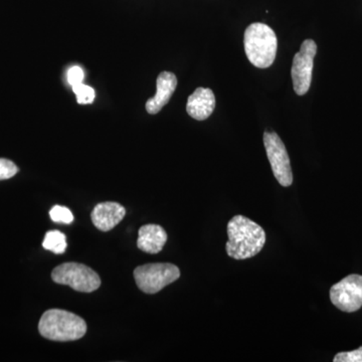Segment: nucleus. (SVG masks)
Segmentation results:
<instances>
[{
  "instance_id": "nucleus-3",
  "label": "nucleus",
  "mask_w": 362,
  "mask_h": 362,
  "mask_svg": "<svg viewBox=\"0 0 362 362\" xmlns=\"http://www.w3.org/2000/svg\"><path fill=\"white\" fill-rule=\"evenodd\" d=\"M245 52L250 63L259 69L273 65L277 54L276 33L265 23H255L247 26L244 37Z\"/></svg>"
},
{
  "instance_id": "nucleus-15",
  "label": "nucleus",
  "mask_w": 362,
  "mask_h": 362,
  "mask_svg": "<svg viewBox=\"0 0 362 362\" xmlns=\"http://www.w3.org/2000/svg\"><path fill=\"white\" fill-rule=\"evenodd\" d=\"M49 216L54 223H66V225H70L74 221L73 214L66 206H54L49 211Z\"/></svg>"
},
{
  "instance_id": "nucleus-9",
  "label": "nucleus",
  "mask_w": 362,
  "mask_h": 362,
  "mask_svg": "<svg viewBox=\"0 0 362 362\" xmlns=\"http://www.w3.org/2000/svg\"><path fill=\"white\" fill-rule=\"evenodd\" d=\"M125 214V207L120 204L102 202L94 207L90 214V218L98 230L109 232L122 221Z\"/></svg>"
},
{
  "instance_id": "nucleus-6",
  "label": "nucleus",
  "mask_w": 362,
  "mask_h": 362,
  "mask_svg": "<svg viewBox=\"0 0 362 362\" xmlns=\"http://www.w3.org/2000/svg\"><path fill=\"white\" fill-rule=\"evenodd\" d=\"M264 145L276 180L282 187H290L293 183L291 163L282 139L277 133L265 132Z\"/></svg>"
},
{
  "instance_id": "nucleus-7",
  "label": "nucleus",
  "mask_w": 362,
  "mask_h": 362,
  "mask_svg": "<svg viewBox=\"0 0 362 362\" xmlns=\"http://www.w3.org/2000/svg\"><path fill=\"white\" fill-rule=\"evenodd\" d=\"M317 52V45L313 40H304L300 51L293 59L291 76L294 90L299 96L307 94L310 89L314 58Z\"/></svg>"
},
{
  "instance_id": "nucleus-16",
  "label": "nucleus",
  "mask_w": 362,
  "mask_h": 362,
  "mask_svg": "<svg viewBox=\"0 0 362 362\" xmlns=\"http://www.w3.org/2000/svg\"><path fill=\"white\" fill-rule=\"evenodd\" d=\"M18 173V166L13 161L6 158H0V180H9Z\"/></svg>"
},
{
  "instance_id": "nucleus-8",
  "label": "nucleus",
  "mask_w": 362,
  "mask_h": 362,
  "mask_svg": "<svg viewBox=\"0 0 362 362\" xmlns=\"http://www.w3.org/2000/svg\"><path fill=\"white\" fill-rule=\"evenodd\" d=\"M330 300L343 312H356L362 307V276L349 275L330 289Z\"/></svg>"
},
{
  "instance_id": "nucleus-5",
  "label": "nucleus",
  "mask_w": 362,
  "mask_h": 362,
  "mask_svg": "<svg viewBox=\"0 0 362 362\" xmlns=\"http://www.w3.org/2000/svg\"><path fill=\"white\" fill-rule=\"evenodd\" d=\"M180 277V271L173 264H147L134 270L136 284L146 294H156Z\"/></svg>"
},
{
  "instance_id": "nucleus-12",
  "label": "nucleus",
  "mask_w": 362,
  "mask_h": 362,
  "mask_svg": "<svg viewBox=\"0 0 362 362\" xmlns=\"http://www.w3.org/2000/svg\"><path fill=\"white\" fill-rule=\"evenodd\" d=\"M168 242V233L158 225H145L138 232L137 247L147 254H158Z\"/></svg>"
},
{
  "instance_id": "nucleus-10",
  "label": "nucleus",
  "mask_w": 362,
  "mask_h": 362,
  "mask_svg": "<svg viewBox=\"0 0 362 362\" xmlns=\"http://www.w3.org/2000/svg\"><path fill=\"white\" fill-rule=\"evenodd\" d=\"M156 86V96L150 98L146 103V111L151 115H156L168 103L177 87V78L175 74L162 71L157 78Z\"/></svg>"
},
{
  "instance_id": "nucleus-14",
  "label": "nucleus",
  "mask_w": 362,
  "mask_h": 362,
  "mask_svg": "<svg viewBox=\"0 0 362 362\" xmlns=\"http://www.w3.org/2000/svg\"><path fill=\"white\" fill-rule=\"evenodd\" d=\"M76 96H77V102L78 104L87 105L92 104L95 99V90L89 86H86L83 83L73 86L71 87Z\"/></svg>"
},
{
  "instance_id": "nucleus-2",
  "label": "nucleus",
  "mask_w": 362,
  "mask_h": 362,
  "mask_svg": "<svg viewBox=\"0 0 362 362\" xmlns=\"http://www.w3.org/2000/svg\"><path fill=\"white\" fill-rule=\"evenodd\" d=\"M39 331L42 337L52 341H75L85 337L87 323L71 312L49 309L40 318Z\"/></svg>"
},
{
  "instance_id": "nucleus-11",
  "label": "nucleus",
  "mask_w": 362,
  "mask_h": 362,
  "mask_svg": "<svg viewBox=\"0 0 362 362\" xmlns=\"http://www.w3.org/2000/svg\"><path fill=\"white\" fill-rule=\"evenodd\" d=\"M216 108V97L213 90L206 88H197L188 97L187 111L195 120L204 121L213 114Z\"/></svg>"
},
{
  "instance_id": "nucleus-17",
  "label": "nucleus",
  "mask_w": 362,
  "mask_h": 362,
  "mask_svg": "<svg viewBox=\"0 0 362 362\" xmlns=\"http://www.w3.org/2000/svg\"><path fill=\"white\" fill-rule=\"evenodd\" d=\"M334 362H362V346L349 352H339L335 356Z\"/></svg>"
},
{
  "instance_id": "nucleus-13",
  "label": "nucleus",
  "mask_w": 362,
  "mask_h": 362,
  "mask_svg": "<svg viewBox=\"0 0 362 362\" xmlns=\"http://www.w3.org/2000/svg\"><path fill=\"white\" fill-rule=\"evenodd\" d=\"M66 238L63 233L59 230H49L45 233L42 247L47 251H51L57 255L64 254L66 250Z\"/></svg>"
},
{
  "instance_id": "nucleus-1",
  "label": "nucleus",
  "mask_w": 362,
  "mask_h": 362,
  "mask_svg": "<svg viewBox=\"0 0 362 362\" xmlns=\"http://www.w3.org/2000/svg\"><path fill=\"white\" fill-rule=\"evenodd\" d=\"M228 242L226 250L235 259L257 256L266 244V233L258 223L244 216H233L228 223Z\"/></svg>"
},
{
  "instance_id": "nucleus-4",
  "label": "nucleus",
  "mask_w": 362,
  "mask_h": 362,
  "mask_svg": "<svg viewBox=\"0 0 362 362\" xmlns=\"http://www.w3.org/2000/svg\"><path fill=\"white\" fill-rule=\"evenodd\" d=\"M52 278L54 282L70 286L78 292L92 293L101 286V279L96 272L83 264L73 262L56 267L52 270Z\"/></svg>"
},
{
  "instance_id": "nucleus-18",
  "label": "nucleus",
  "mask_w": 362,
  "mask_h": 362,
  "mask_svg": "<svg viewBox=\"0 0 362 362\" xmlns=\"http://www.w3.org/2000/svg\"><path fill=\"white\" fill-rule=\"evenodd\" d=\"M83 80H84V71L82 69L78 66H71L68 71V82L71 87L83 83Z\"/></svg>"
}]
</instances>
